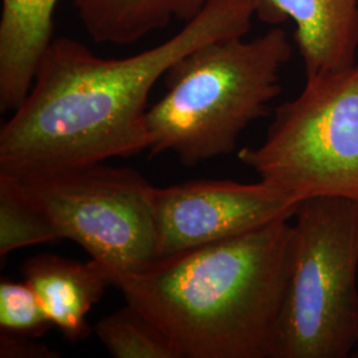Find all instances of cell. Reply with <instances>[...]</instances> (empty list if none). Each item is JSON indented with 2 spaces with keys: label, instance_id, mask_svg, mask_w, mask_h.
I'll use <instances>...</instances> for the list:
<instances>
[{
  "label": "cell",
  "instance_id": "cell-1",
  "mask_svg": "<svg viewBox=\"0 0 358 358\" xmlns=\"http://www.w3.org/2000/svg\"><path fill=\"white\" fill-rule=\"evenodd\" d=\"M257 3L210 0L171 38L124 59L97 56L76 38H53L26 100L0 130V174L36 177L148 150L154 85L192 50L247 36Z\"/></svg>",
  "mask_w": 358,
  "mask_h": 358
},
{
  "label": "cell",
  "instance_id": "cell-2",
  "mask_svg": "<svg viewBox=\"0 0 358 358\" xmlns=\"http://www.w3.org/2000/svg\"><path fill=\"white\" fill-rule=\"evenodd\" d=\"M292 252L294 224L279 219L155 259L112 285L180 358H272Z\"/></svg>",
  "mask_w": 358,
  "mask_h": 358
},
{
  "label": "cell",
  "instance_id": "cell-3",
  "mask_svg": "<svg viewBox=\"0 0 358 358\" xmlns=\"http://www.w3.org/2000/svg\"><path fill=\"white\" fill-rule=\"evenodd\" d=\"M292 43L280 26L254 38H219L192 50L164 76L166 93L149 106L150 155L185 166L231 154L245 129L269 113Z\"/></svg>",
  "mask_w": 358,
  "mask_h": 358
},
{
  "label": "cell",
  "instance_id": "cell-4",
  "mask_svg": "<svg viewBox=\"0 0 358 358\" xmlns=\"http://www.w3.org/2000/svg\"><path fill=\"white\" fill-rule=\"evenodd\" d=\"M294 217L272 358L349 357L358 344V202L315 196Z\"/></svg>",
  "mask_w": 358,
  "mask_h": 358
},
{
  "label": "cell",
  "instance_id": "cell-5",
  "mask_svg": "<svg viewBox=\"0 0 358 358\" xmlns=\"http://www.w3.org/2000/svg\"><path fill=\"white\" fill-rule=\"evenodd\" d=\"M238 158L300 202H358V63L306 77L303 90L275 110L263 143L241 149Z\"/></svg>",
  "mask_w": 358,
  "mask_h": 358
},
{
  "label": "cell",
  "instance_id": "cell-6",
  "mask_svg": "<svg viewBox=\"0 0 358 358\" xmlns=\"http://www.w3.org/2000/svg\"><path fill=\"white\" fill-rule=\"evenodd\" d=\"M6 177L50 220L59 239L73 241L88 252L110 285L117 276L155 260L154 186L138 171L100 162L36 177Z\"/></svg>",
  "mask_w": 358,
  "mask_h": 358
},
{
  "label": "cell",
  "instance_id": "cell-7",
  "mask_svg": "<svg viewBox=\"0 0 358 358\" xmlns=\"http://www.w3.org/2000/svg\"><path fill=\"white\" fill-rule=\"evenodd\" d=\"M300 203L264 180L198 179L167 187L154 186L155 259L291 219Z\"/></svg>",
  "mask_w": 358,
  "mask_h": 358
},
{
  "label": "cell",
  "instance_id": "cell-8",
  "mask_svg": "<svg viewBox=\"0 0 358 358\" xmlns=\"http://www.w3.org/2000/svg\"><path fill=\"white\" fill-rule=\"evenodd\" d=\"M256 19L294 23L306 77L357 64L358 0H259Z\"/></svg>",
  "mask_w": 358,
  "mask_h": 358
},
{
  "label": "cell",
  "instance_id": "cell-9",
  "mask_svg": "<svg viewBox=\"0 0 358 358\" xmlns=\"http://www.w3.org/2000/svg\"><path fill=\"white\" fill-rule=\"evenodd\" d=\"M22 272L52 325L71 343L87 340L92 333L87 316L110 285L103 269L92 259L81 263L38 254L24 262Z\"/></svg>",
  "mask_w": 358,
  "mask_h": 358
},
{
  "label": "cell",
  "instance_id": "cell-10",
  "mask_svg": "<svg viewBox=\"0 0 358 358\" xmlns=\"http://www.w3.org/2000/svg\"><path fill=\"white\" fill-rule=\"evenodd\" d=\"M59 0H1L0 110L15 112L32 88L52 43Z\"/></svg>",
  "mask_w": 358,
  "mask_h": 358
},
{
  "label": "cell",
  "instance_id": "cell-11",
  "mask_svg": "<svg viewBox=\"0 0 358 358\" xmlns=\"http://www.w3.org/2000/svg\"><path fill=\"white\" fill-rule=\"evenodd\" d=\"M210 0H73L88 36L99 44L129 45L173 20L189 22Z\"/></svg>",
  "mask_w": 358,
  "mask_h": 358
},
{
  "label": "cell",
  "instance_id": "cell-12",
  "mask_svg": "<svg viewBox=\"0 0 358 358\" xmlns=\"http://www.w3.org/2000/svg\"><path fill=\"white\" fill-rule=\"evenodd\" d=\"M94 333L112 357L180 358L162 329L128 303L97 321Z\"/></svg>",
  "mask_w": 358,
  "mask_h": 358
},
{
  "label": "cell",
  "instance_id": "cell-13",
  "mask_svg": "<svg viewBox=\"0 0 358 358\" xmlns=\"http://www.w3.org/2000/svg\"><path fill=\"white\" fill-rule=\"evenodd\" d=\"M59 241L50 220L34 205L13 179L0 176V256Z\"/></svg>",
  "mask_w": 358,
  "mask_h": 358
},
{
  "label": "cell",
  "instance_id": "cell-14",
  "mask_svg": "<svg viewBox=\"0 0 358 358\" xmlns=\"http://www.w3.org/2000/svg\"><path fill=\"white\" fill-rule=\"evenodd\" d=\"M51 327L38 294L28 282H0V332L38 338Z\"/></svg>",
  "mask_w": 358,
  "mask_h": 358
},
{
  "label": "cell",
  "instance_id": "cell-15",
  "mask_svg": "<svg viewBox=\"0 0 358 358\" xmlns=\"http://www.w3.org/2000/svg\"><path fill=\"white\" fill-rule=\"evenodd\" d=\"M1 358H57L60 355L34 337L0 332Z\"/></svg>",
  "mask_w": 358,
  "mask_h": 358
}]
</instances>
